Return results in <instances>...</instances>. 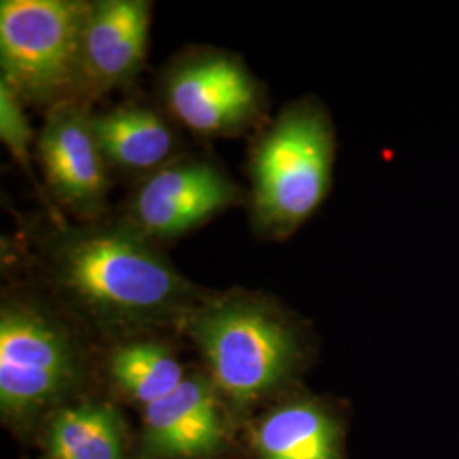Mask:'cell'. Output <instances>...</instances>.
I'll return each mask as SVG.
<instances>
[{"label":"cell","mask_w":459,"mask_h":459,"mask_svg":"<svg viewBox=\"0 0 459 459\" xmlns=\"http://www.w3.org/2000/svg\"><path fill=\"white\" fill-rule=\"evenodd\" d=\"M60 295L102 327L182 320L195 286L130 225L62 231L48 255Z\"/></svg>","instance_id":"6da1fadb"},{"label":"cell","mask_w":459,"mask_h":459,"mask_svg":"<svg viewBox=\"0 0 459 459\" xmlns=\"http://www.w3.org/2000/svg\"><path fill=\"white\" fill-rule=\"evenodd\" d=\"M181 322L208 362L214 388L240 409L291 383L310 358L295 320L252 296L195 305Z\"/></svg>","instance_id":"7a4b0ae2"},{"label":"cell","mask_w":459,"mask_h":459,"mask_svg":"<svg viewBox=\"0 0 459 459\" xmlns=\"http://www.w3.org/2000/svg\"><path fill=\"white\" fill-rule=\"evenodd\" d=\"M335 164V130L325 106L303 98L282 109L254 148L252 216L255 229L286 238L325 203Z\"/></svg>","instance_id":"3957f363"},{"label":"cell","mask_w":459,"mask_h":459,"mask_svg":"<svg viewBox=\"0 0 459 459\" xmlns=\"http://www.w3.org/2000/svg\"><path fill=\"white\" fill-rule=\"evenodd\" d=\"M91 4L81 0H4L0 4V81L22 102L49 108L83 89V31Z\"/></svg>","instance_id":"277c9868"},{"label":"cell","mask_w":459,"mask_h":459,"mask_svg":"<svg viewBox=\"0 0 459 459\" xmlns=\"http://www.w3.org/2000/svg\"><path fill=\"white\" fill-rule=\"evenodd\" d=\"M81 356L72 337L47 313L7 303L0 312V411L26 424L74 390Z\"/></svg>","instance_id":"5b68a950"},{"label":"cell","mask_w":459,"mask_h":459,"mask_svg":"<svg viewBox=\"0 0 459 459\" xmlns=\"http://www.w3.org/2000/svg\"><path fill=\"white\" fill-rule=\"evenodd\" d=\"M165 100L191 132L225 136L244 132L263 108V87L238 58L203 51L170 68Z\"/></svg>","instance_id":"8992f818"},{"label":"cell","mask_w":459,"mask_h":459,"mask_svg":"<svg viewBox=\"0 0 459 459\" xmlns=\"http://www.w3.org/2000/svg\"><path fill=\"white\" fill-rule=\"evenodd\" d=\"M235 182L208 160H174L152 172L136 189L128 223L148 240H170L237 204Z\"/></svg>","instance_id":"52a82bcc"},{"label":"cell","mask_w":459,"mask_h":459,"mask_svg":"<svg viewBox=\"0 0 459 459\" xmlns=\"http://www.w3.org/2000/svg\"><path fill=\"white\" fill-rule=\"evenodd\" d=\"M38 155L51 193L68 210L85 218L104 210L109 189L108 162L85 104L72 99L49 108Z\"/></svg>","instance_id":"ba28073f"},{"label":"cell","mask_w":459,"mask_h":459,"mask_svg":"<svg viewBox=\"0 0 459 459\" xmlns=\"http://www.w3.org/2000/svg\"><path fill=\"white\" fill-rule=\"evenodd\" d=\"M223 441L213 381L186 375L172 394L145 407L138 458H208L223 447Z\"/></svg>","instance_id":"9c48e42d"},{"label":"cell","mask_w":459,"mask_h":459,"mask_svg":"<svg viewBox=\"0 0 459 459\" xmlns=\"http://www.w3.org/2000/svg\"><path fill=\"white\" fill-rule=\"evenodd\" d=\"M152 4L147 0H98L83 31V89L106 92L132 82L148 48Z\"/></svg>","instance_id":"30bf717a"},{"label":"cell","mask_w":459,"mask_h":459,"mask_svg":"<svg viewBox=\"0 0 459 459\" xmlns=\"http://www.w3.org/2000/svg\"><path fill=\"white\" fill-rule=\"evenodd\" d=\"M254 446L259 459H347L344 415L325 398L295 396L264 417Z\"/></svg>","instance_id":"8fae6325"},{"label":"cell","mask_w":459,"mask_h":459,"mask_svg":"<svg viewBox=\"0 0 459 459\" xmlns=\"http://www.w3.org/2000/svg\"><path fill=\"white\" fill-rule=\"evenodd\" d=\"M99 148L108 165L148 176L172 162L176 134L148 108L121 106L92 116Z\"/></svg>","instance_id":"7c38bea8"},{"label":"cell","mask_w":459,"mask_h":459,"mask_svg":"<svg viewBox=\"0 0 459 459\" xmlns=\"http://www.w3.org/2000/svg\"><path fill=\"white\" fill-rule=\"evenodd\" d=\"M45 444L51 459H126L119 413L104 403H83L56 411Z\"/></svg>","instance_id":"4fadbf2b"},{"label":"cell","mask_w":459,"mask_h":459,"mask_svg":"<svg viewBox=\"0 0 459 459\" xmlns=\"http://www.w3.org/2000/svg\"><path fill=\"white\" fill-rule=\"evenodd\" d=\"M109 373L125 394L145 407L172 394L186 377L181 362L165 345L148 341L117 347Z\"/></svg>","instance_id":"5bb4252c"},{"label":"cell","mask_w":459,"mask_h":459,"mask_svg":"<svg viewBox=\"0 0 459 459\" xmlns=\"http://www.w3.org/2000/svg\"><path fill=\"white\" fill-rule=\"evenodd\" d=\"M0 138L2 143L11 152V155L22 165L26 172L31 170V142L33 130L30 126L28 116L22 109V100L16 92L0 81Z\"/></svg>","instance_id":"9a60e30c"}]
</instances>
